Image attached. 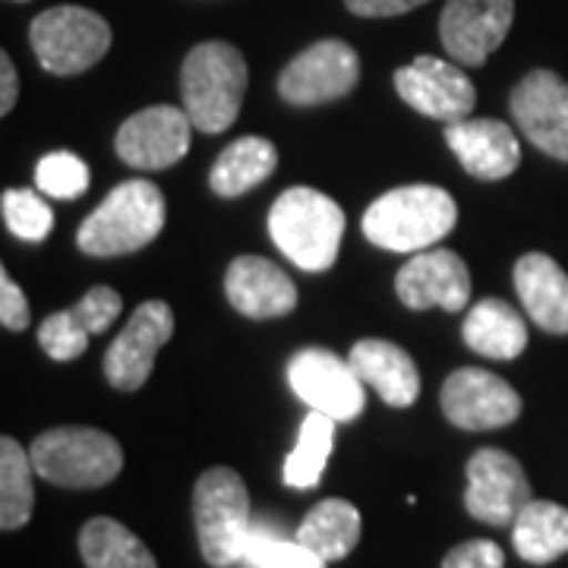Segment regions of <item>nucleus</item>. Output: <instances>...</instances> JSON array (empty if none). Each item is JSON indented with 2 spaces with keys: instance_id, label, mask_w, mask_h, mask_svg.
Masks as SVG:
<instances>
[{
  "instance_id": "f257e3e1",
  "label": "nucleus",
  "mask_w": 568,
  "mask_h": 568,
  "mask_svg": "<svg viewBox=\"0 0 568 568\" xmlns=\"http://www.w3.org/2000/svg\"><path fill=\"white\" fill-rule=\"evenodd\" d=\"M458 222V205L443 186L410 183L388 190L364 212L366 241L392 253H420Z\"/></svg>"
},
{
  "instance_id": "f03ea898",
  "label": "nucleus",
  "mask_w": 568,
  "mask_h": 568,
  "mask_svg": "<svg viewBox=\"0 0 568 568\" xmlns=\"http://www.w3.org/2000/svg\"><path fill=\"white\" fill-rule=\"evenodd\" d=\"M268 234L297 268L325 272L338 260L345 237V212L313 186H291L272 203Z\"/></svg>"
},
{
  "instance_id": "7ed1b4c3",
  "label": "nucleus",
  "mask_w": 568,
  "mask_h": 568,
  "mask_svg": "<svg viewBox=\"0 0 568 568\" xmlns=\"http://www.w3.org/2000/svg\"><path fill=\"white\" fill-rule=\"evenodd\" d=\"M244 54L227 41H203L196 44L181 67L183 111L190 114L200 133H224L237 121L246 95Z\"/></svg>"
},
{
  "instance_id": "20e7f679",
  "label": "nucleus",
  "mask_w": 568,
  "mask_h": 568,
  "mask_svg": "<svg viewBox=\"0 0 568 568\" xmlns=\"http://www.w3.org/2000/svg\"><path fill=\"white\" fill-rule=\"evenodd\" d=\"M164 222L168 205L162 190L149 181H123L80 224L77 244L85 256L95 260L140 253L142 246H149L162 234Z\"/></svg>"
},
{
  "instance_id": "39448f33",
  "label": "nucleus",
  "mask_w": 568,
  "mask_h": 568,
  "mask_svg": "<svg viewBox=\"0 0 568 568\" xmlns=\"http://www.w3.org/2000/svg\"><path fill=\"white\" fill-rule=\"evenodd\" d=\"M193 521L200 552L212 568H231L246 559L253 537L250 493L237 470L209 467L193 489Z\"/></svg>"
},
{
  "instance_id": "423d86ee",
  "label": "nucleus",
  "mask_w": 568,
  "mask_h": 568,
  "mask_svg": "<svg viewBox=\"0 0 568 568\" xmlns=\"http://www.w3.org/2000/svg\"><path fill=\"white\" fill-rule=\"evenodd\" d=\"M41 480L63 489L108 487L123 470V448L95 426H54L29 446Z\"/></svg>"
},
{
  "instance_id": "0eeeda50",
  "label": "nucleus",
  "mask_w": 568,
  "mask_h": 568,
  "mask_svg": "<svg viewBox=\"0 0 568 568\" xmlns=\"http://www.w3.org/2000/svg\"><path fill=\"white\" fill-rule=\"evenodd\" d=\"M29 44L54 77H77L102 61L111 48V26L89 7H48L29 26Z\"/></svg>"
},
{
  "instance_id": "6e6552de",
  "label": "nucleus",
  "mask_w": 568,
  "mask_h": 568,
  "mask_svg": "<svg viewBox=\"0 0 568 568\" xmlns=\"http://www.w3.org/2000/svg\"><path fill=\"white\" fill-rule=\"evenodd\" d=\"M287 383L294 388V395L310 405V410H320L335 424H351L364 414V379L357 376L351 361H342L338 354L325 347L297 351L287 361Z\"/></svg>"
},
{
  "instance_id": "1a4fd4ad",
  "label": "nucleus",
  "mask_w": 568,
  "mask_h": 568,
  "mask_svg": "<svg viewBox=\"0 0 568 568\" xmlns=\"http://www.w3.org/2000/svg\"><path fill=\"white\" fill-rule=\"evenodd\" d=\"M361 82V58L342 39H323L304 48L278 77V95L287 104L338 102Z\"/></svg>"
},
{
  "instance_id": "9d476101",
  "label": "nucleus",
  "mask_w": 568,
  "mask_h": 568,
  "mask_svg": "<svg viewBox=\"0 0 568 568\" xmlns=\"http://www.w3.org/2000/svg\"><path fill=\"white\" fill-rule=\"evenodd\" d=\"M530 484L528 474L515 455L503 448H477L467 462L465 508L470 518L506 528L515 525L518 511L528 506Z\"/></svg>"
},
{
  "instance_id": "9b49d317",
  "label": "nucleus",
  "mask_w": 568,
  "mask_h": 568,
  "mask_svg": "<svg viewBox=\"0 0 568 568\" xmlns=\"http://www.w3.org/2000/svg\"><path fill=\"white\" fill-rule=\"evenodd\" d=\"M439 405L448 424L480 433L515 424L521 414V395L489 369L462 366L443 383Z\"/></svg>"
},
{
  "instance_id": "f8f14e48",
  "label": "nucleus",
  "mask_w": 568,
  "mask_h": 568,
  "mask_svg": "<svg viewBox=\"0 0 568 568\" xmlns=\"http://www.w3.org/2000/svg\"><path fill=\"white\" fill-rule=\"evenodd\" d=\"M193 121L183 108L152 104L140 114L126 118L114 136V152L123 164L140 171L174 168L190 152Z\"/></svg>"
},
{
  "instance_id": "ddd939ff",
  "label": "nucleus",
  "mask_w": 568,
  "mask_h": 568,
  "mask_svg": "<svg viewBox=\"0 0 568 568\" xmlns=\"http://www.w3.org/2000/svg\"><path fill=\"white\" fill-rule=\"evenodd\" d=\"M395 92L417 114L433 121H465L477 104L474 82L467 80L462 63H448L433 54H417L414 61L395 70Z\"/></svg>"
},
{
  "instance_id": "4468645a",
  "label": "nucleus",
  "mask_w": 568,
  "mask_h": 568,
  "mask_svg": "<svg viewBox=\"0 0 568 568\" xmlns=\"http://www.w3.org/2000/svg\"><path fill=\"white\" fill-rule=\"evenodd\" d=\"M518 130L540 152L568 162V82L552 70H530L508 95Z\"/></svg>"
},
{
  "instance_id": "2eb2a0df",
  "label": "nucleus",
  "mask_w": 568,
  "mask_h": 568,
  "mask_svg": "<svg viewBox=\"0 0 568 568\" xmlns=\"http://www.w3.org/2000/svg\"><path fill=\"white\" fill-rule=\"evenodd\" d=\"M174 335V313L164 301H145L104 354V376L121 392H136L155 369V354Z\"/></svg>"
},
{
  "instance_id": "dca6fc26",
  "label": "nucleus",
  "mask_w": 568,
  "mask_h": 568,
  "mask_svg": "<svg viewBox=\"0 0 568 568\" xmlns=\"http://www.w3.org/2000/svg\"><path fill=\"white\" fill-rule=\"evenodd\" d=\"M515 20V0H448L439 17V39L462 67H484L506 41Z\"/></svg>"
},
{
  "instance_id": "f3484780",
  "label": "nucleus",
  "mask_w": 568,
  "mask_h": 568,
  "mask_svg": "<svg viewBox=\"0 0 568 568\" xmlns=\"http://www.w3.org/2000/svg\"><path fill=\"white\" fill-rule=\"evenodd\" d=\"M395 294L407 310L462 313L470 301V272L455 250H420L398 268Z\"/></svg>"
},
{
  "instance_id": "a211bd4d",
  "label": "nucleus",
  "mask_w": 568,
  "mask_h": 568,
  "mask_svg": "<svg viewBox=\"0 0 568 568\" xmlns=\"http://www.w3.org/2000/svg\"><path fill=\"white\" fill-rule=\"evenodd\" d=\"M446 145L477 181H503L521 164V145L515 130L496 118H465L446 123Z\"/></svg>"
},
{
  "instance_id": "6ab92c4d",
  "label": "nucleus",
  "mask_w": 568,
  "mask_h": 568,
  "mask_svg": "<svg viewBox=\"0 0 568 568\" xmlns=\"http://www.w3.org/2000/svg\"><path fill=\"white\" fill-rule=\"evenodd\" d=\"M227 304L250 320H278L297 306V287L282 265L263 256H237L224 272Z\"/></svg>"
},
{
  "instance_id": "aec40b11",
  "label": "nucleus",
  "mask_w": 568,
  "mask_h": 568,
  "mask_svg": "<svg viewBox=\"0 0 568 568\" xmlns=\"http://www.w3.org/2000/svg\"><path fill=\"white\" fill-rule=\"evenodd\" d=\"M347 361L364 379V386L376 388V395L388 407H410L420 398V373L405 347L383 338H364L351 347Z\"/></svg>"
},
{
  "instance_id": "412c9836",
  "label": "nucleus",
  "mask_w": 568,
  "mask_h": 568,
  "mask_svg": "<svg viewBox=\"0 0 568 568\" xmlns=\"http://www.w3.org/2000/svg\"><path fill=\"white\" fill-rule=\"evenodd\" d=\"M515 291L528 316L549 335H568V275L547 253H528L515 263Z\"/></svg>"
},
{
  "instance_id": "4be33fe9",
  "label": "nucleus",
  "mask_w": 568,
  "mask_h": 568,
  "mask_svg": "<svg viewBox=\"0 0 568 568\" xmlns=\"http://www.w3.org/2000/svg\"><path fill=\"white\" fill-rule=\"evenodd\" d=\"M462 338L470 351L493 361H515L528 347L525 316L499 297H484L467 310Z\"/></svg>"
},
{
  "instance_id": "5701e85b",
  "label": "nucleus",
  "mask_w": 568,
  "mask_h": 568,
  "mask_svg": "<svg viewBox=\"0 0 568 568\" xmlns=\"http://www.w3.org/2000/svg\"><path fill=\"white\" fill-rule=\"evenodd\" d=\"M278 168V149L265 136H241L234 140L212 164L209 183L215 196L237 200L265 183Z\"/></svg>"
},
{
  "instance_id": "b1692460",
  "label": "nucleus",
  "mask_w": 568,
  "mask_h": 568,
  "mask_svg": "<svg viewBox=\"0 0 568 568\" xmlns=\"http://www.w3.org/2000/svg\"><path fill=\"white\" fill-rule=\"evenodd\" d=\"M515 552L530 566H547L568 552V508L549 499H530L511 525Z\"/></svg>"
},
{
  "instance_id": "393cba45",
  "label": "nucleus",
  "mask_w": 568,
  "mask_h": 568,
  "mask_svg": "<svg viewBox=\"0 0 568 568\" xmlns=\"http://www.w3.org/2000/svg\"><path fill=\"white\" fill-rule=\"evenodd\" d=\"M294 537L325 562H342L361 540V511L347 499H323L306 511Z\"/></svg>"
},
{
  "instance_id": "a878e982",
  "label": "nucleus",
  "mask_w": 568,
  "mask_h": 568,
  "mask_svg": "<svg viewBox=\"0 0 568 568\" xmlns=\"http://www.w3.org/2000/svg\"><path fill=\"white\" fill-rule=\"evenodd\" d=\"M80 556L85 568H159L152 549L114 518H89L80 530Z\"/></svg>"
},
{
  "instance_id": "bb28decb",
  "label": "nucleus",
  "mask_w": 568,
  "mask_h": 568,
  "mask_svg": "<svg viewBox=\"0 0 568 568\" xmlns=\"http://www.w3.org/2000/svg\"><path fill=\"white\" fill-rule=\"evenodd\" d=\"M32 455L13 439H0V528L20 530L32 518L36 487H32Z\"/></svg>"
},
{
  "instance_id": "cd10ccee",
  "label": "nucleus",
  "mask_w": 568,
  "mask_h": 568,
  "mask_svg": "<svg viewBox=\"0 0 568 568\" xmlns=\"http://www.w3.org/2000/svg\"><path fill=\"white\" fill-rule=\"evenodd\" d=\"M335 446V420L320 410H310L297 433V446L284 458V484L294 489H313L323 480L325 465Z\"/></svg>"
},
{
  "instance_id": "c85d7f7f",
  "label": "nucleus",
  "mask_w": 568,
  "mask_h": 568,
  "mask_svg": "<svg viewBox=\"0 0 568 568\" xmlns=\"http://www.w3.org/2000/svg\"><path fill=\"white\" fill-rule=\"evenodd\" d=\"M244 562H250L253 568H328L323 556L304 547L297 537L284 540L275 530L256 528V525H253Z\"/></svg>"
},
{
  "instance_id": "c756f323",
  "label": "nucleus",
  "mask_w": 568,
  "mask_h": 568,
  "mask_svg": "<svg viewBox=\"0 0 568 568\" xmlns=\"http://www.w3.org/2000/svg\"><path fill=\"white\" fill-rule=\"evenodd\" d=\"M0 212H3V224L20 241L41 244L54 227V212L48 209V203L41 200L36 190H3Z\"/></svg>"
},
{
  "instance_id": "7c9ffc66",
  "label": "nucleus",
  "mask_w": 568,
  "mask_h": 568,
  "mask_svg": "<svg viewBox=\"0 0 568 568\" xmlns=\"http://www.w3.org/2000/svg\"><path fill=\"white\" fill-rule=\"evenodd\" d=\"M89 181V164L73 152H48L36 168V186L51 200H80Z\"/></svg>"
},
{
  "instance_id": "2f4dec72",
  "label": "nucleus",
  "mask_w": 568,
  "mask_h": 568,
  "mask_svg": "<svg viewBox=\"0 0 568 568\" xmlns=\"http://www.w3.org/2000/svg\"><path fill=\"white\" fill-rule=\"evenodd\" d=\"M89 328L80 323V316L70 310H61V313H51L44 323L39 325V345L41 351L58 361V364H67V361H77L80 354H85L89 347Z\"/></svg>"
},
{
  "instance_id": "473e14b6",
  "label": "nucleus",
  "mask_w": 568,
  "mask_h": 568,
  "mask_svg": "<svg viewBox=\"0 0 568 568\" xmlns=\"http://www.w3.org/2000/svg\"><path fill=\"white\" fill-rule=\"evenodd\" d=\"M123 301L121 294L108 284H95L89 294H82V301L73 306V313L80 316V323L89 328V335H102L108 332L114 320L121 316Z\"/></svg>"
},
{
  "instance_id": "72a5a7b5",
  "label": "nucleus",
  "mask_w": 568,
  "mask_h": 568,
  "mask_svg": "<svg viewBox=\"0 0 568 568\" xmlns=\"http://www.w3.org/2000/svg\"><path fill=\"white\" fill-rule=\"evenodd\" d=\"M443 568H506V556L493 540H467L448 549Z\"/></svg>"
},
{
  "instance_id": "f704fd0d",
  "label": "nucleus",
  "mask_w": 568,
  "mask_h": 568,
  "mask_svg": "<svg viewBox=\"0 0 568 568\" xmlns=\"http://www.w3.org/2000/svg\"><path fill=\"white\" fill-rule=\"evenodd\" d=\"M29 320H32L29 301H26L20 284L13 282L10 272L3 268L0 272V323L10 332H22V328H29Z\"/></svg>"
},
{
  "instance_id": "c9c22d12",
  "label": "nucleus",
  "mask_w": 568,
  "mask_h": 568,
  "mask_svg": "<svg viewBox=\"0 0 568 568\" xmlns=\"http://www.w3.org/2000/svg\"><path fill=\"white\" fill-rule=\"evenodd\" d=\"M429 0H345V7L354 17H366V20H383V17H402L417 7H424Z\"/></svg>"
},
{
  "instance_id": "e433bc0d",
  "label": "nucleus",
  "mask_w": 568,
  "mask_h": 568,
  "mask_svg": "<svg viewBox=\"0 0 568 568\" xmlns=\"http://www.w3.org/2000/svg\"><path fill=\"white\" fill-rule=\"evenodd\" d=\"M20 99V73L13 67V58L0 51V114H10Z\"/></svg>"
},
{
  "instance_id": "4c0bfd02",
  "label": "nucleus",
  "mask_w": 568,
  "mask_h": 568,
  "mask_svg": "<svg viewBox=\"0 0 568 568\" xmlns=\"http://www.w3.org/2000/svg\"><path fill=\"white\" fill-rule=\"evenodd\" d=\"M10 3H29V0H10Z\"/></svg>"
}]
</instances>
